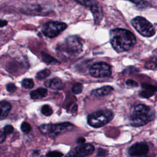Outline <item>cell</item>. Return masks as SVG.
Segmentation results:
<instances>
[{"label": "cell", "mask_w": 157, "mask_h": 157, "mask_svg": "<svg viewBox=\"0 0 157 157\" xmlns=\"http://www.w3.org/2000/svg\"><path fill=\"white\" fill-rule=\"evenodd\" d=\"M110 42L117 52L122 53L132 48L136 44V39L130 31L116 28L110 33Z\"/></svg>", "instance_id": "6da1fadb"}, {"label": "cell", "mask_w": 157, "mask_h": 157, "mask_svg": "<svg viewBox=\"0 0 157 157\" xmlns=\"http://www.w3.org/2000/svg\"><path fill=\"white\" fill-rule=\"evenodd\" d=\"M155 118L154 110L144 104L136 105L129 117V123L132 126L139 127L151 121Z\"/></svg>", "instance_id": "7a4b0ae2"}, {"label": "cell", "mask_w": 157, "mask_h": 157, "mask_svg": "<svg viewBox=\"0 0 157 157\" xmlns=\"http://www.w3.org/2000/svg\"><path fill=\"white\" fill-rule=\"evenodd\" d=\"M113 118V113L107 109L100 110L90 113L87 118L88 124L93 128H100L109 123Z\"/></svg>", "instance_id": "3957f363"}, {"label": "cell", "mask_w": 157, "mask_h": 157, "mask_svg": "<svg viewBox=\"0 0 157 157\" xmlns=\"http://www.w3.org/2000/svg\"><path fill=\"white\" fill-rule=\"evenodd\" d=\"M74 125L69 122L58 124H44L39 127L40 132L44 135H48L51 138L71 131L73 129Z\"/></svg>", "instance_id": "277c9868"}, {"label": "cell", "mask_w": 157, "mask_h": 157, "mask_svg": "<svg viewBox=\"0 0 157 157\" xmlns=\"http://www.w3.org/2000/svg\"><path fill=\"white\" fill-rule=\"evenodd\" d=\"M131 23L134 29L144 37H150L155 34V29L153 25L142 17L138 16L134 18Z\"/></svg>", "instance_id": "5b68a950"}, {"label": "cell", "mask_w": 157, "mask_h": 157, "mask_svg": "<svg viewBox=\"0 0 157 157\" xmlns=\"http://www.w3.org/2000/svg\"><path fill=\"white\" fill-rule=\"evenodd\" d=\"M67 28L65 23L52 21L45 23L42 28V33L48 38H53L61 34Z\"/></svg>", "instance_id": "8992f818"}, {"label": "cell", "mask_w": 157, "mask_h": 157, "mask_svg": "<svg viewBox=\"0 0 157 157\" xmlns=\"http://www.w3.org/2000/svg\"><path fill=\"white\" fill-rule=\"evenodd\" d=\"M62 48L63 52L69 55H78L82 51V43L77 36H70L66 39Z\"/></svg>", "instance_id": "52a82bcc"}, {"label": "cell", "mask_w": 157, "mask_h": 157, "mask_svg": "<svg viewBox=\"0 0 157 157\" xmlns=\"http://www.w3.org/2000/svg\"><path fill=\"white\" fill-rule=\"evenodd\" d=\"M90 75L96 78H104L109 77L112 74V69L109 64L104 62L93 64L90 68Z\"/></svg>", "instance_id": "ba28073f"}, {"label": "cell", "mask_w": 157, "mask_h": 157, "mask_svg": "<svg viewBox=\"0 0 157 157\" xmlns=\"http://www.w3.org/2000/svg\"><path fill=\"white\" fill-rule=\"evenodd\" d=\"M94 150V147L90 144H80L73 148L69 155L72 157H83L91 155Z\"/></svg>", "instance_id": "9c48e42d"}, {"label": "cell", "mask_w": 157, "mask_h": 157, "mask_svg": "<svg viewBox=\"0 0 157 157\" xmlns=\"http://www.w3.org/2000/svg\"><path fill=\"white\" fill-rule=\"evenodd\" d=\"M148 146L145 142H137L130 147L129 153L131 156L144 155L148 152Z\"/></svg>", "instance_id": "30bf717a"}, {"label": "cell", "mask_w": 157, "mask_h": 157, "mask_svg": "<svg viewBox=\"0 0 157 157\" xmlns=\"http://www.w3.org/2000/svg\"><path fill=\"white\" fill-rule=\"evenodd\" d=\"M90 7L94 18V23L96 25L99 24L103 17L101 6L96 1H93V3L90 6Z\"/></svg>", "instance_id": "8fae6325"}, {"label": "cell", "mask_w": 157, "mask_h": 157, "mask_svg": "<svg viewBox=\"0 0 157 157\" xmlns=\"http://www.w3.org/2000/svg\"><path fill=\"white\" fill-rule=\"evenodd\" d=\"M156 91V88L150 84H142V90L139 92V96L144 98H148L153 96Z\"/></svg>", "instance_id": "7c38bea8"}, {"label": "cell", "mask_w": 157, "mask_h": 157, "mask_svg": "<svg viewBox=\"0 0 157 157\" xmlns=\"http://www.w3.org/2000/svg\"><path fill=\"white\" fill-rule=\"evenodd\" d=\"M113 88L110 86H104L98 89H95L91 91V93L92 95L96 97H102L110 94Z\"/></svg>", "instance_id": "4fadbf2b"}, {"label": "cell", "mask_w": 157, "mask_h": 157, "mask_svg": "<svg viewBox=\"0 0 157 157\" xmlns=\"http://www.w3.org/2000/svg\"><path fill=\"white\" fill-rule=\"evenodd\" d=\"M46 86L53 90H62L63 85L61 80L58 78H53L47 80L45 83Z\"/></svg>", "instance_id": "5bb4252c"}, {"label": "cell", "mask_w": 157, "mask_h": 157, "mask_svg": "<svg viewBox=\"0 0 157 157\" xmlns=\"http://www.w3.org/2000/svg\"><path fill=\"white\" fill-rule=\"evenodd\" d=\"M0 107H1V119H4L7 117L8 115L10 110H11L12 105L11 104L6 101H3L1 102L0 104Z\"/></svg>", "instance_id": "9a60e30c"}, {"label": "cell", "mask_w": 157, "mask_h": 157, "mask_svg": "<svg viewBox=\"0 0 157 157\" xmlns=\"http://www.w3.org/2000/svg\"><path fill=\"white\" fill-rule=\"evenodd\" d=\"M47 94V90L44 88H39L30 93V97L32 99H38L44 98Z\"/></svg>", "instance_id": "2e32d148"}, {"label": "cell", "mask_w": 157, "mask_h": 157, "mask_svg": "<svg viewBox=\"0 0 157 157\" xmlns=\"http://www.w3.org/2000/svg\"><path fill=\"white\" fill-rule=\"evenodd\" d=\"M41 57L44 62L48 64H59L60 62L58 61L56 59L52 57L51 55L42 52L41 53Z\"/></svg>", "instance_id": "e0dca14e"}, {"label": "cell", "mask_w": 157, "mask_h": 157, "mask_svg": "<svg viewBox=\"0 0 157 157\" xmlns=\"http://www.w3.org/2000/svg\"><path fill=\"white\" fill-rule=\"evenodd\" d=\"M50 74V71L48 69H45L38 72L36 75V78L38 80H43L47 77H48Z\"/></svg>", "instance_id": "ac0fdd59"}, {"label": "cell", "mask_w": 157, "mask_h": 157, "mask_svg": "<svg viewBox=\"0 0 157 157\" xmlns=\"http://www.w3.org/2000/svg\"><path fill=\"white\" fill-rule=\"evenodd\" d=\"M34 85V81L31 78H24L21 82V86L26 89L32 88Z\"/></svg>", "instance_id": "d6986e66"}, {"label": "cell", "mask_w": 157, "mask_h": 157, "mask_svg": "<svg viewBox=\"0 0 157 157\" xmlns=\"http://www.w3.org/2000/svg\"><path fill=\"white\" fill-rule=\"evenodd\" d=\"M41 112L45 116H50L53 113V110L50 105L46 104L42 107Z\"/></svg>", "instance_id": "ffe728a7"}, {"label": "cell", "mask_w": 157, "mask_h": 157, "mask_svg": "<svg viewBox=\"0 0 157 157\" xmlns=\"http://www.w3.org/2000/svg\"><path fill=\"white\" fill-rule=\"evenodd\" d=\"M132 3H134L137 7L139 9H144L146 8L148 6H150V3H148L147 1H131Z\"/></svg>", "instance_id": "44dd1931"}, {"label": "cell", "mask_w": 157, "mask_h": 157, "mask_svg": "<svg viewBox=\"0 0 157 157\" xmlns=\"http://www.w3.org/2000/svg\"><path fill=\"white\" fill-rule=\"evenodd\" d=\"M83 88L82 84L80 83H76L73 85L72 87V91L74 94H79L82 92Z\"/></svg>", "instance_id": "7402d4cb"}, {"label": "cell", "mask_w": 157, "mask_h": 157, "mask_svg": "<svg viewBox=\"0 0 157 157\" xmlns=\"http://www.w3.org/2000/svg\"><path fill=\"white\" fill-rule=\"evenodd\" d=\"M32 129L31 126L27 122L23 121L21 124V130L25 133L29 132Z\"/></svg>", "instance_id": "603a6c76"}, {"label": "cell", "mask_w": 157, "mask_h": 157, "mask_svg": "<svg viewBox=\"0 0 157 157\" xmlns=\"http://www.w3.org/2000/svg\"><path fill=\"white\" fill-rule=\"evenodd\" d=\"M63 154L61 152L58 151H52L47 153V157H61Z\"/></svg>", "instance_id": "cb8c5ba5"}, {"label": "cell", "mask_w": 157, "mask_h": 157, "mask_svg": "<svg viewBox=\"0 0 157 157\" xmlns=\"http://www.w3.org/2000/svg\"><path fill=\"white\" fill-rule=\"evenodd\" d=\"M6 90L9 93H12L16 91L17 86L15 85L14 83H8L7 85H6Z\"/></svg>", "instance_id": "d4e9b609"}, {"label": "cell", "mask_w": 157, "mask_h": 157, "mask_svg": "<svg viewBox=\"0 0 157 157\" xmlns=\"http://www.w3.org/2000/svg\"><path fill=\"white\" fill-rule=\"evenodd\" d=\"M157 66V59H155V61H149L148 62L146 63L145 67L147 69H152L154 67H156Z\"/></svg>", "instance_id": "484cf974"}, {"label": "cell", "mask_w": 157, "mask_h": 157, "mask_svg": "<svg viewBox=\"0 0 157 157\" xmlns=\"http://www.w3.org/2000/svg\"><path fill=\"white\" fill-rule=\"evenodd\" d=\"M13 131V128L12 125H6L4 128V131L3 132L6 134H12Z\"/></svg>", "instance_id": "4316f807"}, {"label": "cell", "mask_w": 157, "mask_h": 157, "mask_svg": "<svg viewBox=\"0 0 157 157\" xmlns=\"http://www.w3.org/2000/svg\"><path fill=\"white\" fill-rule=\"evenodd\" d=\"M126 84L127 86H128L129 87H137L138 86V83L135 82L134 80H131V79H129L126 82Z\"/></svg>", "instance_id": "83f0119b"}, {"label": "cell", "mask_w": 157, "mask_h": 157, "mask_svg": "<svg viewBox=\"0 0 157 157\" xmlns=\"http://www.w3.org/2000/svg\"><path fill=\"white\" fill-rule=\"evenodd\" d=\"M107 151L105 149H102V148H99L98 151V156H105L107 154Z\"/></svg>", "instance_id": "f1b7e54d"}, {"label": "cell", "mask_w": 157, "mask_h": 157, "mask_svg": "<svg viewBox=\"0 0 157 157\" xmlns=\"http://www.w3.org/2000/svg\"><path fill=\"white\" fill-rule=\"evenodd\" d=\"M6 134L4 132H1V135H0V142L2 143L5 139H6Z\"/></svg>", "instance_id": "f546056e"}, {"label": "cell", "mask_w": 157, "mask_h": 157, "mask_svg": "<svg viewBox=\"0 0 157 157\" xmlns=\"http://www.w3.org/2000/svg\"><path fill=\"white\" fill-rule=\"evenodd\" d=\"M85 142V139L83 137H79L77 139V142L79 144H83V143Z\"/></svg>", "instance_id": "4dcf8cb0"}, {"label": "cell", "mask_w": 157, "mask_h": 157, "mask_svg": "<svg viewBox=\"0 0 157 157\" xmlns=\"http://www.w3.org/2000/svg\"><path fill=\"white\" fill-rule=\"evenodd\" d=\"M7 21L6 20H1V27H3L6 25H7Z\"/></svg>", "instance_id": "1f68e13d"}, {"label": "cell", "mask_w": 157, "mask_h": 157, "mask_svg": "<svg viewBox=\"0 0 157 157\" xmlns=\"http://www.w3.org/2000/svg\"><path fill=\"white\" fill-rule=\"evenodd\" d=\"M65 157H72V156H71L70 155H67V156H66Z\"/></svg>", "instance_id": "d6a6232c"}]
</instances>
